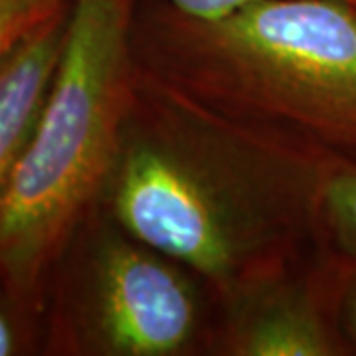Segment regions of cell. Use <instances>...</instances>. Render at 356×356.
<instances>
[{
    "label": "cell",
    "mask_w": 356,
    "mask_h": 356,
    "mask_svg": "<svg viewBox=\"0 0 356 356\" xmlns=\"http://www.w3.org/2000/svg\"><path fill=\"white\" fill-rule=\"evenodd\" d=\"M67 13L36 28L0 60V196L48 97L64 50Z\"/></svg>",
    "instance_id": "5"
},
{
    "label": "cell",
    "mask_w": 356,
    "mask_h": 356,
    "mask_svg": "<svg viewBox=\"0 0 356 356\" xmlns=\"http://www.w3.org/2000/svg\"><path fill=\"white\" fill-rule=\"evenodd\" d=\"M163 86L228 121H259L356 149V6L261 0L159 44Z\"/></svg>",
    "instance_id": "3"
},
{
    "label": "cell",
    "mask_w": 356,
    "mask_h": 356,
    "mask_svg": "<svg viewBox=\"0 0 356 356\" xmlns=\"http://www.w3.org/2000/svg\"><path fill=\"white\" fill-rule=\"evenodd\" d=\"M149 121H125L107 182L119 226L222 293L271 280L291 222L277 163L224 131L226 119L159 86Z\"/></svg>",
    "instance_id": "1"
},
{
    "label": "cell",
    "mask_w": 356,
    "mask_h": 356,
    "mask_svg": "<svg viewBox=\"0 0 356 356\" xmlns=\"http://www.w3.org/2000/svg\"><path fill=\"white\" fill-rule=\"evenodd\" d=\"M242 356H327L334 343L317 305L299 293L266 299L245 318L234 339Z\"/></svg>",
    "instance_id": "6"
},
{
    "label": "cell",
    "mask_w": 356,
    "mask_h": 356,
    "mask_svg": "<svg viewBox=\"0 0 356 356\" xmlns=\"http://www.w3.org/2000/svg\"><path fill=\"white\" fill-rule=\"evenodd\" d=\"M166 2L182 18L196 22H212L261 0H166Z\"/></svg>",
    "instance_id": "9"
},
{
    "label": "cell",
    "mask_w": 356,
    "mask_h": 356,
    "mask_svg": "<svg viewBox=\"0 0 356 356\" xmlns=\"http://www.w3.org/2000/svg\"><path fill=\"white\" fill-rule=\"evenodd\" d=\"M313 206L334 245L356 266V163L321 168Z\"/></svg>",
    "instance_id": "7"
},
{
    "label": "cell",
    "mask_w": 356,
    "mask_h": 356,
    "mask_svg": "<svg viewBox=\"0 0 356 356\" xmlns=\"http://www.w3.org/2000/svg\"><path fill=\"white\" fill-rule=\"evenodd\" d=\"M131 0H72L36 127L0 196V280L32 295L97 192L133 107Z\"/></svg>",
    "instance_id": "2"
},
{
    "label": "cell",
    "mask_w": 356,
    "mask_h": 356,
    "mask_svg": "<svg viewBox=\"0 0 356 356\" xmlns=\"http://www.w3.org/2000/svg\"><path fill=\"white\" fill-rule=\"evenodd\" d=\"M165 255L137 240L103 243L93 275V325L105 353L168 356L196 332L198 301Z\"/></svg>",
    "instance_id": "4"
},
{
    "label": "cell",
    "mask_w": 356,
    "mask_h": 356,
    "mask_svg": "<svg viewBox=\"0 0 356 356\" xmlns=\"http://www.w3.org/2000/svg\"><path fill=\"white\" fill-rule=\"evenodd\" d=\"M14 348V337H13V329L8 325L6 317L2 315L0 311V356H6L13 353Z\"/></svg>",
    "instance_id": "11"
},
{
    "label": "cell",
    "mask_w": 356,
    "mask_h": 356,
    "mask_svg": "<svg viewBox=\"0 0 356 356\" xmlns=\"http://www.w3.org/2000/svg\"><path fill=\"white\" fill-rule=\"evenodd\" d=\"M65 10V0H0V60L28 34Z\"/></svg>",
    "instance_id": "8"
},
{
    "label": "cell",
    "mask_w": 356,
    "mask_h": 356,
    "mask_svg": "<svg viewBox=\"0 0 356 356\" xmlns=\"http://www.w3.org/2000/svg\"><path fill=\"white\" fill-rule=\"evenodd\" d=\"M348 2H350V4H355V6H356V0H348Z\"/></svg>",
    "instance_id": "12"
},
{
    "label": "cell",
    "mask_w": 356,
    "mask_h": 356,
    "mask_svg": "<svg viewBox=\"0 0 356 356\" xmlns=\"http://www.w3.org/2000/svg\"><path fill=\"white\" fill-rule=\"evenodd\" d=\"M344 318H346V327L356 344V281L353 287L348 289L346 301H344Z\"/></svg>",
    "instance_id": "10"
}]
</instances>
